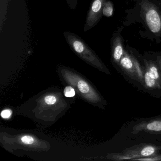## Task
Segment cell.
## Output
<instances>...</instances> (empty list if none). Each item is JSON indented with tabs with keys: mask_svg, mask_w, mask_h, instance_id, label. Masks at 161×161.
Segmentation results:
<instances>
[{
	"mask_svg": "<svg viewBox=\"0 0 161 161\" xmlns=\"http://www.w3.org/2000/svg\"><path fill=\"white\" fill-rule=\"evenodd\" d=\"M64 36L70 48L79 57L93 65L101 71L108 74H110L109 69L101 60L81 37L69 31L64 32Z\"/></svg>",
	"mask_w": 161,
	"mask_h": 161,
	"instance_id": "1",
	"label": "cell"
},
{
	"mask_svg": "<svg viewBox=\"0 0 161 161\" xmlns=\"http://www.w3.org/2000/svg\"><path fill=\"white\" fill-rule=\"evenodd\" d=\"M125 49L119 66L128 77L144 86V66L140 64L138 59L130 48Z\"/></svg>",
	"mask_w": 161,
	"mask_h": 161,
	"instance_id": "2",
	"label": "cell"
},
{
	"mask_svg": "<svg viewBox=\"0 0 161 161\" xmlns=\"http://www.w3.org/2000/svg\"><path fill=\"white\" fill-rule=\"evenodd\" d=\"M141 16L148 30L156 36H161V12L150 0H142L139 3Z\"/></svg>",
	"mask_w": 161,
	"mask_h": 161,
	"instance_id": "3",
	"label": "cell"
},
{
	"mask_svg": "<svg viewBox=\"0 0 161 161\" xmlns=\"http://www.w3.org/2000/svg\"><path fill=\"white\" fill-rule=\"evenodd\" d=\"M161 147L151 144H141L136 146L125 149L121 152L112 153L109 158L115 161L131 160L147 157L158 153Z\"/></svg>",
	"mask_w": 161,
	"mask_h": 161,
	"instance_id": "4",
	"label": "cell"
},
{
	"mask_svg": "<svg viewBox=\"0 0 161 161\" xmlns=\"http://www.w3.org/2000/svg\"><path fill=\"white\" fill-rule=\"evenodd\" d=\"M144 66V87L149 90L161 89V71L156 62L146 56L142 58Z\"/></svg>",
	"mask_w": 161,
	"mask_h": 161,
	"instance_id": "5",
	"label": "cell"
},
{
	"mask_svg": "<svg viewBox=\"0 0 161 161\" xmlns=\"http://www.w3.org/2000/svg\"><path fill=\"white\" fill-rule=\"evenodd\" d=\"M63 72H64L63 75L67 82L76 87L79 92L88 100L95 103L102 101L100 96L84 80L69 71L64 70Z\"/></svg>",
	"mask_w": 161,
	"mask_h": 161,
	"instance_id": "6",
	"label": "cell"
},
{
	"mask_svg": "<svg viewBox=\"0 0 161 161\" xmlns=\"http://www.w3.org/2000/svg\"><path fill=\"white\" fill-rule=\"evenodd\" d=\"M107 0H92L86 15L84 31H88L98 23L103 16V9Z\"/></svg>",
	"mask_w": 161,
	"mask_h": 161,
	"instance_id": "7",
	"label": "cell"
},
{
	"mask_svg": "<svg viewBox=\"0 0 161 161\" xmlns=\"http://www.w3.org/2000/svg\"><path fill=\"white\" fill-rule=\"evenodd\" d=\"M141 132L161 135V116L145 119L133 126L131 133Z\"/></svg>",
	"mask_w": 161,
	"mask_h": 161,
	"instance_id": "8",
	"label": "cell"
},
{
	"mask_svg": "<svg viewBox=\"0 0 161 161\" xmlns=\"http://www.w3.org/2000/svg\"><path fill=\"white\" fill-rule=\"evenodd\" d=\"M111 60L112 63L119 66L124 54V41L121 35V30L119 29L113 34L111 40Z\"/></svg>",
	"mask_w": 161,
	"mask_h": 161,
	"instance_id": "9",
	"label": "cell"
},
{
	"mask_svg": "<svg viewBox=\"0 0 161 161\" xmlns=\"http://www.w3.org/2000/svg\"><path fill=\"white\" fill-rule=\"evenodd\" d=\"M114 13V4L110 0H107L103 9V16L109 18L113 16Z\"/></svg>",
	"mask_w": 161,
	"mask_h": 161,
	"instance_id": "10",
	"label": "cell"
},
{
	"mask_svg": "<svg viewBox=\"0 0 161 161\" xmlns=\"http://www.w3.org/2000/svg\"><path fill=\"white\" fill-rule=\"evenodd\" d=\"M145 56L148 58H151L154 60L158 65L159 69L161 71V52L158 53H146Z\"/></svg>",
	"mask_w": 161,
	"mask_h": 161,
	"instance_id": "11",
	"label": "cell"
},
{
	"mask_svg": "<svg viewBox=\"0 0 161 161\" xmlns=\"http://www.w3.org/2000/svg\"><path fill=\"white\" fill-rule=\"evenodd\" d=\"M136 161H161V154L158 153L151 155L147 157H143V158H139L136 159Z\"/></svg>",
	"mask_w": 161,
	"mask_h": 161,
	"instance_id": "12",
	"label": "cell"
},
{
	"mask_svg": "<svg viewBox=\"0 0 161 161\" xmlns=\"http://www.w3.org/2000/svg\"><path fill=\"white\" fill-rule=\"evenodd\" d=\"M64 94L67 97H72L75 96L76 93L74 88L71 86H67L64 90Z\"/></svg>",
	"mask_w": 161,
	"mask_h": 161,
	"instance_id": "13",
	"label": "cell"
},
{
	"mask_svg": "<svg viewBox=\"0 0 161 161\" xmlns=\"http://www.w3.org/2000/svg\"><path fill=\"white\" fill-rule=\"evenodd\" d=\"M21 141L23 144L31 145L34 143L35 139L33 137L29 135H25L21 137Z\"/></svg>",
	"mask_w": 161,
	"mask_h": 161,
	"instance_id": "14",
	"label": "cell"
},
{
	"mask_svg": "<svg viewBox=\"0 0 161 161\" xmlns=\"http://www.w3.org/2000/svg\"><path fill=\"white\" fill-rule=\"evenodd\" d=\"M56 101H57V99L54 96L49 95V96H47L45 97V103L49 105L54 104V103H56Z\"/></svg>",
	"mask_w": 161,
	"mask_h": 161,
	"instance_id": "15",
	"label": "cell"
},
{
	"mask_svg": "<svg viewBox=\"0 0 161 161\" xmlns=\"http://www.w3.org/2000/svg\"><path fill=\"white\" fill-rule=\"evenodd\" d=\"M66 2L69 8L72 10H75L78 5V0H64Z\"/></svg>",
	"mask_w": 161,
	"mask_h": 161,
	"instance_id": "16",
	"label": "cell"
},
{
	"mask_svg": "<svg viewBox=\"0 0 161 161\" xmlns=\"http://www.w3.org/2000/svg\"><path fill=\"white\" fill-rule=\"evenodd\" d=\"M12 114V111L10 109H5L1 112V116L3 118L7 119L10 118Z\"/></svg>",
	"mask_w": 161,
	"mask_h": 161,
	"instance_id": "17",
	"label": "cell"
}]
</instances>
